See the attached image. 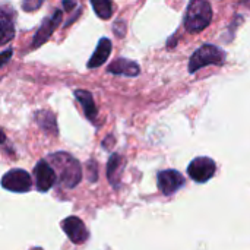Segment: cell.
<instances>
[{
  "label": "cell",
  "mask_w": 250,
  "mask_h": 250,
  "mask_svg": "<svg viewBox=\"0 0 250 250\" xmlns=\"http://www.w3.org/2000/svg\"><path fill=\"white\" fill-rule=\"evenodd\" d=\"M50 163L59 174V180L64 188H75L82 179V167L72 155L66 152H56L48 157Z\"/></svg>",
  "instance_id": "obj_1"
},
{
  "label": "cell",
  "mask_w": 250,
  "mask_h": 250,
  "mask_svg": "<svg viewBox=\"0 0 250 250\" xmlns=\"http://www.w3.org/2000/svg\"><path fill=\"white\" fill-rule=\"evenodd\" d=\"M212 19V7L207 0H192L185 16V28L189 32L204 31Z\"/></svg>",
  "instance_id": "obj_2"
},
{
  "label": "cell",
  "mask_w": 250,
  "mask_h": 250,
  "mask_svg": "<svg viewBox=\"0 0 250 250\" xmlns=\"http://www.w3.org/2000/svg\"><path fill=\"white\" fill-rule=\"evenodd\" d=\"M224 62H226V53L223 48L212 45V44H205L192 54L189 60V72L195 73L196 70L209 64L221 66L224 64Z\"/></svg>",
  "instance_id": "obj_3"
},
{
  "label": "cell",
  "mask_w": 250,
  "mask_h": 250,
  "mask_svg": "<svg viewBox=\"0 0 250 250\" xmlns=\"http://www.w3.org/2000/svg\"><path fill=\"white\" fill-rule=\"evenodd\" d=\"M215 170L217 166L214 160L208 157H198L188 167V173L190 179L196 183H207L208 180H211L215 174Z\"/></svg>",
  "instance_id": "obj_4"
},
{
  "label": "cell",
  "mask_w": 250,
  "mask_h": 250,
  "mask_svg": "<svg viewBox=\"0 0 250 250\" xmlns=\"http://www.w3.org/2000/svg\"><path fill=\"white\" fill-rule=\"evenodd\" d=\"M1 186L3 189L10 190V192L23 193L32 188V180H31V176L25 170L15 168V170L7 171L1 177Z\"/></svg>",
  "instance_id": "obj_5"
},
{
  "label": "cell",
  "mask_w": 250,
  "mask_h": 250,
  "mask_svg": "<svg viewBox=\"0 0 250 250\" xmlns=\"http://www.w3.org/2000/svg\"><path fill=\"white\" fill-rule=\"evenodd\" d=\"M57 171L44 160L38 161L35 168H34V176H35V186L38 192H47L50 190L56 180H57Z\"/></svg>",
  "instance_id": "obj_6"
},
{
  "label": "cell",
  "mask_w": 250,
  "mask_h": 250,
  "mask_svg": "<svg viewBox=\"0 0 250 250\" xmlns=\"http://www.w3.org/2000/svg\"><path fill=\"white\" fill-rule=\"evenodd\" d=\"M185 186V177L176 170H164L158 174V189L163 195L170 196Z\"/></svg>",
  "instance_id": "obj_7"
},
{
  "label": "cell",
  "mask_w": 250,
  "mask_h": 250,
  "mask_svg": "<svg viewBox=\"0 0 250 250\" xmlns=\"http://www.w3.org/2000/svg\"><path fill=\"white\" fill-rule=\"evenodd\" d=\"M62 229L69 237V240L75 245H82L88 240L89 233L85 224L82 223V220H79L78 217H67L62 223Z\"/></svg>",
  "instance_id": "obj_8"
},
{
  "label": "cell",
  "mask_w": 250,
  "mask_h": 250,
  "mask_svg": "<svg viewBox=\"0 0 250 250\" xmlns=\"http://www.w3.org/2000/svg\"><path fill=\"white\" fill-rule=\"evenodd\" d=\"M60 21H62V10H56L54 15H53L51 18L44 19L42 23H41V26L38 28L37 34L34 35L32 47L37 48V47L42 45V44L51 37V34H53L54 29L57 28V25L60 23Z\"/></svg>",
  "instance_id": "obj_9"
},
{
  "label": "cell",
  "mask_w": 250,
  "mask_h": 250,
  "mask_svg": "<svg viewBox=\"0 0 250 250\" xmlns=\"http://www.w3.org/2000/svg\"><path fill=\"white\" fill-rule=\"evenodd\" d=\"M107 70L110 72V73H113V75H120V76H138L139 75V72H141V69H139V66L135 63V62H132V60H129V59H116L108 67H107Z\"/></svg>",
  "instance_id": "obj_10"
},
{
  "label": "cell",
  "mask_w": 250,
  "mask_h": 250,
  "mask_svg": "<svg viewBox=\"0 0 250 250\" xmlns=\"http://www.w3.org/2000/svg\"><path fill=\"white\" fill-rule=\"evenodd\" d=\"M110 53H111V41L104 37L98 41V45H97L94 54L88 60V67L89 69L100 67L101 64H104L107 62V59L110 57Z\"/></svg>",
  "instance_id": "obj_11"
},
{
  "label": "cell",
  "mask_w": 250,
  "mask_h": 250,
  "mask_svg": "<svg viewBox=\"0 0 250 250\" xmlns=\"http://www.w3.org/2000/svg\"><path fill=\"white\" fill-rule=\"evenodd\" d=\"M75 97L78 98V101L83 107L86 119L94 123L97 116H98V111H97V107H95V103H94V98H92L91 92H88L85 89H76L75 91Z\"/></svg>",
  "instance_id": "obj_12"
},
{
  "label": "cell",
  "mask_w": 250,
  "mask_h": 250,
  "mask_svg": "<svg viewBox=\"0 0 250 250\" xmlns=\"http://www.w3.org/2000/svg\"><path fill=\"white\" fill-rule=\"evenodd\" d=\"M123 158L117 154L111 155L110 157V161H108V168H107V176H108V180L111 183V186L114 189L119 188V182H120V177H122V173H123Z\"/></svg>",
  "instance_id": "obj_13"
},
{
  "label": "cell",
  "mask_w": 250,
  "mask_h": 250,
  "mask_svg": "<svg viewBox=\"0 0 250 250\" xmlns=\"http://www.w3.org/2000/svg\"><path fill=\"white\" fill-rule=\"evenodd\" d=\"M0 26H1V34H0V40H1V44H7L13 35H15V26H13V16L12 13H7L6 9L1 10V22H0Z\"/></svg>",
  "instance_id": "obj_14"
},
{
  "label": "cell",
  "mask_w": 250,
  "mask_h": 250,
  "mask_svg": "<svg viewBox=\"0 0 250 250\" xmlns=\"http://www.w3.org/2000/svg\"><path fill=\"white\" fill-rule=\"evenodd\" d=\"M35 120L38 122V125L42 127V130H44V132H47V133H53V135H56V133H57L56 119H54L53 113L45 111V110L38 111V113L35 114Z\"/></svg>",
  "instance_id": "obj_15"
},
{
  "label": "cell",
  "mask_w": 250,
  "mask_h": 250,
  "mask_svg": "<svg viewBox=\"0 0 250 250\" xmlns=\"http://www.w3.org/2000/svg\"><path fill=\"white\" fill-rule=\"evenodd\" d=\"M92 9L101 19H108L113 15V1L111 0H91Z\"/></svg>",
  "instance_id": "obj_16"
},
{
  "label": "cell",
  "mask_w": 250,
  "mask_h": 250,
  "mask_svg": "<svg viewBox=\"0 0 250 250\" xmlns=\"http://www.w3.org/2000/svg\"><path fill=\"white\" fill-rule=\"evenodd\" d=\"M44 0H22V9L25 12H34L41 7Z\"/></svg>",
  "instance_id": "obj_17"
},
{
  "label": "cell",
  "mask_w": 250,
  "mask_h": 250,
  "mask_svg": "<svg viewBox=\"0 0 250 250\" xmlns=\"http://www.w3.org/2000/svg\"><path fill=\"white\" fill-rule=\"evenodd\" d=\"M12 54H13V50H12V48H9V50L3 51V56H1V63H3V64H6V63H7V57H9V56H12Z\"/></svg>",
  "instance_id": "obj_18"
},
{
  "label": "cell",
  "mask_w": 250,
  "mask_h": 250,
  "mask_svg": "<svg viewBox=\"0 0 250 250\" xmlns=\"http://www.w3.org/2000/svg\"><path fill=\"white\" fill-rule=\"evenodd\" d=\"M242 3H245V4L250 9V0H242Z\"/></svg>",
  "instance_id": "obj_19"
}]
</instances>
